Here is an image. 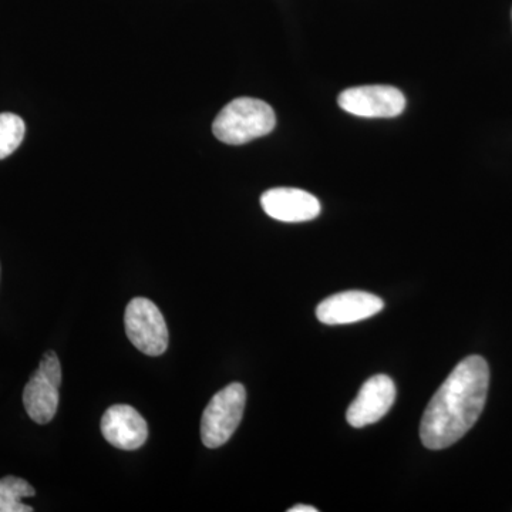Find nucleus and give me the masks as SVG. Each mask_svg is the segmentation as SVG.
Masks as SVG:
<instances>
[{
  "instance_id": "nucleus-13",
  "label": "nucleus",
  "mask_w": 512,
  "mask_h": 512,
  "mask_svg": "<svg viewBox=\"0 0 512 512\" xmlns=\"http://www.w3.org/2000/svg\"><path fill=\"white\" fill-rule=\"evenodd\" d=\"M288 512H318V508L312 507V505L299 504L289 508Z\"/></svg>"
},
{
  "instance_id": "nucleus-1",
  "label": "nucleus",
  "mask_w": 512,
  "mask_h": 512,
  "mask_svg": "<svg viewBox=\"0 0 512 512\" xmlns=\"http://www.w3.org/2000/svg\"><path fill=\"white\" fill-rule=\"evenodd\" d=\"M490 387V367L481 356L461 360L430 400L420 437L430 450L453 446L483 413Z\"/></svg>"
},
{
  "instance_id": "nucleus-7",
  "label": "nucleus",
  "mask_w": 512,
  "mask_h": 512,
  "mask_svg": "<svg viewBox=\"0 0 512 512\" xmlns=\"http://www.w3.org/2000/svg\"><path fill=\"white\" fill-rule=\"evenodd\" d=\"M394 400H396V386L389 376L370 377L360 387L359 394L350 404L346 420L356 429L377 423L392 409Z\"/></svg>"
},
{
  "instance_id": "nucleus-11",
  "label": "nucleus",
  "mask_w": 512,
  "mask_h": 512,
  "mask_svg": "<svg viewBox=\"0 0 512 512\" xmlns=\"http://www.w3.org/2000/svg\"><path fill=\"white\" fill-rule=\"evenodd\" d=\"M36 491L23 478L8 476L0 480V512H32L23 498L35 497Z\"/></svg>"
},
{
  "instance_id": "nucleus-10",
  "label": "nucleus",
  "mask_w": 512,
  "mask_h": 512,
  "mask_svg": "<svg viewBox=\"0 0 512 512\" xmlns=\"http://www.w3.org/2000/svg\"><path fill=\"white\" fill-rule=\"evenodd\" d=\"M261 205L266 215L289 224L315 220L322 211L318 198L299 188H272L262 194Z\"/></svg>"
},
{
  "instance_id": "nucleus-2",
  "label": "nucleus",
  "mask_w": 512,
  "mask_h": 512,
  "mask_svg": "<svg viewBox=\"0 0 512 512\" xmlns=\"http://www.w3.org/2000/svg\"><path fill=\"white\" fill-rule=\"evenodd\" d=\"M276 126L275 111L265 101L252 97L232 100L215 117L212 133L229 146H242L268 136Z\"/></svg>"
},
{
  "instance_id": "nucleus-6",
  "label": "nucleus",
  "mask_w": 512,
  "mask_h": 512,
  "mask_svg": "<svg viewBox=\"0 0 512 512\" xmlns=\"http://www.w3.org/2000/svg\"><path fill=\"white\" fill-rule=\"evenodd\" d=\"M338 103L346 113L366 119H392L406 109L403 93L383 84L352 87L339 94Z\"/></svg>"
},
{
  "instance_id": "nucleus-5",
  "label": "nucleus",
  "mask_w": 512,
  "mask_h": 512,
  "mask_svg": "<svg viewBox=\"0 0 512 512\" xmlns=\"http://www.w3.org/2000/svg\"><path fill=\"white\" fill-rule=\"evenodd\" d=\"M124 323L128 339L144 355L160 356L167 350V323L150 299L136 298L128 303Z\"/></svg>"
},
{
  "instance_id": "nucleus-3",
  "label": "nucleus",
  "mask_w": 512,
  "mask_h": 512,
  "mask_svg": "<svg viewBox=\"0 0 512 512\" xmlns=\"http://www.w3.org/2000/svg\"><path fill=\"white\" fill-rule=\"evenodd\" d=\"M247 403V390L241 383L224 387L208 403L202 413L201 440L205 447L224 446L235 433Z\"/></svg>"
},
{
  "instance_id": "nucleus-9",
  "label": "nucleus",
  "mask_w": 512,
  "mask_h": 512,
  "mask_svg": "<svg viewBox=\"0 0 512 512\" xmlns=\"http://www.w3.org/2000/svg\"><path fill=\"white\" fill-rule=\"evenodd\" d=\"M101 433L113 447L127 451L137 450L147 441V421L134 407L116 404L104 413Z\"/></svg>"
},
{
  "instance_id": "nucleus-4",
  "label": "nucleus",
  "mask_w": 512,
  "mask_h": 512,
  "mask_svg": "<svg viewBox=\"0 0 512 512\" xmlns=\"http://www.w3.org/2000/svg\"><path fill=\"white\" fill-rule=\"evenodd\" d=\"M60 384H62V366L56 353L49 350L43 355L39 369L30 377L23 392L26 412L37 424H47L56 416Z\"/></svg>"
},
{
  "instance_id": "nucleus-12",
  "label": "nucleus",
  "mask_w": 512,
  "mask_h": 512,
  "mask_svg": "<svg viewBox=\"0 0 512 512\" xmlns=\"http://www.w3.org/2000/svg\"><path fill=\"white\" fill-rule=\"evenodd\" d=\"M26 126L22 117L12 113L0 114V160L12 156L25 138Z\"/></svg>"
},
{
  "instance_id": "nucleus-8",
  "label": "nucleus",
  "mask_w": 512,
  "mask_h": 512,
  "mask_svg": "<svg viewBox=\"0 0 512 512\" xmlns=\"http://www.w3.org/2000/svg\"><path fill=\"white\" fill-rule=\"evenodd\" d=\"M383 308V299L373 293L340 292L319 303L316 318L325 325H349L372 318Z\"/></svg>"
}]
</instances>
